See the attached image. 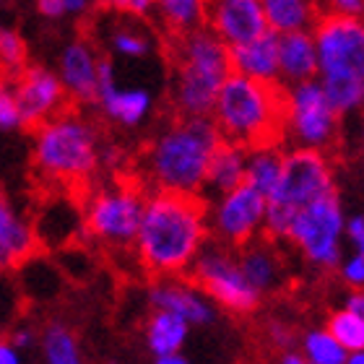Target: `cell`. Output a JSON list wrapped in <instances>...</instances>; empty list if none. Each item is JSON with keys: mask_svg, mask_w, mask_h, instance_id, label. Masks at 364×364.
Instances as JSON below:
<instances>
[{"mask_svg": "<svg viewBox=\"0 0 364 364\" xmlns=\"http://www.w3.org/2000/svg\"><path fill=\"white\" fill-rule=\"evenodd\" d=\"M37 227L16 208L8 198L0 200V263L3 268H18L34 258L39 247Z\"/></svg>", "mask_w": 364, "mask_h": 364, "instance_id": "18", "label": "cell"}, {"mask_svg": "<svg viewBox=\"0 0 364 364\" xmlns=\"http://www.w3.org/2000/svg\"><path fill=\"white\" fill-rule=\"evenodd\" d=\"M266 213L268 198L245 182L237 190L208 203L211 237L216 242L240 250V247H245L247 242L263 235Z\"/></svg>", "mask_w": 364, "mask_h": 364, "instance_id": "11", "label": "cell"}, {"mask_svg": "<svg viewBox=\"0 0 364 364\" xmlns=\"http://www.w3.org/2000/svg\"><path fill=\"white\" fill-rule=\"evenodd\" d=\"M287 89L232 73L221 89L211 120L229 144L258 149L284 141Z\"/></svg>", "mask_w": 364, "mask_h": 364, "instance_id": "4", "label": "cell"}, {"mask_svg": "<svg viewBox=\"0 0 364 364\" xmlns=\"http://www.w3.org/2000/svg\"><path fill=\"white\" fill-rule=\"evenodd\" d=\"M284 164H287V151L281 149V144L247 149V185L271 198L284 177Z\"/></svg>", "mask_w": 364, "mask_h": 364, "instance_id": "25", "label": "cell"}, {"mask_svg": "<svg viewBox=\"0 0 364 364\" xmlns=\"http://www.w3.org/2000/svg\"><path fill=\"white\" fill-rule=\"evenodd\" d=\"M146 200L149 193L136 182H114L94 190L84 203V232L105 247L122 250L136 245Z\"/></svg>", "mask_w": 364, "mask_h": 364, "instance_id": "6", "label": "cell"}, {"mask_svg": "<svg viewBox=\"0 0 364 364\" xmlns=\"http://www.w3.org/2000/svg\"><path fill=\"white\" fill-rule=\"evenodd\" d=\"M42 354L47 364H84L76 336L63 323H50L42 331Z\"/></svg>", "mask_w": 364, "mask_h": 364, "instance_id": "28", "label": "cell"}, {"mask_svg": "<svg viewBox=\"0 0 364 364\" xmlns=\"http://www.w3.org/2000/svg\"><path fill=\"white\" fill-rule=\"evenodd\" d=\"M0 364H21V354L11 341L0 343Z\"/></svg>", "mask_w": 364, "mask_h": 364, "instance_id": "42", "label": "cell"}, {"mask_svg": "<svg viewBox=\"0 0 364 364\" xmlns=\"http://www.w3.org/2000/svg\"><path fill=\"white\" fill-rule=\"evenodd\" d=\"M99 65L102 55L89 39H70L58 55V76L68 91L70 105L97 107L99 99Z\"/></svg>", "mask_w": 364, "mask_h": 364, "instance_id": "15", "label": "cell"}, {"mask_svg": "<svg viewBox=\"0 0 364 364\" xmlns=\"http://www.w3.org/2000/svg\"><path fill=\"white\" fill-rule=\"evenodd\" d=\"M224 144L211 117H180L169 120L146 144L138 169L154 193L203 196L213 154Z\"/></svg>", "mask_w": 364, "mask_h": 364, "instance_id": "2", "label": "cell"}, {"mask_svg": "<svg viewBox=\"0 0 364 364\" xmlns=\"http://www.w3.org/2000/svg\"><path fill=\"white\" fill-rule=\"evenodd\" d=\"M156 21L169 39L185 37L208 26L211 0H156Z\"/></svg>", "mask_w": 364, "mask_h": 364, "instance_id": "23", "label": "cell"}, {"mask_svg": "<svg viewBox=\"0 0 364 364\" xmlns=\"http://www.w3.org/2000/svg\"><path fill=\"white\" fill-rule=\"evenodd\" d=\"M281 86H294L320 78V55L312 29L289 31L279 39Z\"/></svg>", "mask_w": 364, "mask_h": 364, "instance_id": "19", "label": "cell"}, {"mask_svg": "<svg viewBox=\"0 0 364 364\" xmlns=\"http://www.w3.org/2000/svg\"><path fill=\"white\" fill-rule=\"evenodd\" d=\"M268 338H271V343L281 346V349H287V346L294 343V333H291V328L284 326L281 320H273L271 326H268Z\"/></svg>", "mask_w": 364, "mask_h": 364, "instance_id": "38", "label": "cell"}, {"mask_svg": "<svg viewBox=\"0 0 364 364\" xmlns=\"http://www.w3.org/2000/svg\"><path fill=\"white\" fill-rule=\"evenodd\" d=\"M65 8L70 16H86L94 8V0H65Z\"/></svg>", "mask_w": 364, "mask_h": 364, "instance_id": "43", "label": "cell"}, {"mask_svg": "<svg viewBox=\"0 0 364 364\" xmlns=\"http://www.w3.org/2000/svg\"><path fill=\"white\" fill-rule=\"evenodd\" d=\"M190 333V323L164 310H154L151 318L146 320V346L154 357L180 354Z\"/></svg>", "mask_w": 364, "mask_h": 364, "instance_id": "26", "label": "cell"}, {"mask_svg": "<svg viewBox=\"0 0 364 364\" xmlns=\"http://www.w3.org/2000/svg\"><path fill=\"white\" fill-rule=\"evenodd\" d=\"M172 89L169 102L180 117H211L221 89L235 73L232 47L208 26L169 39Z\"/></svg>", "mask_w": 364, "mask_h": 364, "instance_id": "3", "label": "cell"}, {"mask_svg": "<svg viewBox=\"0 0 364 364\" xmlns=\"http://www.w3.org/2000/svg\"><path fill=\"white\" fill-rule=\"evenodd\" d=\"M328 331L349 354L364 351V318L349 310H338L328 318Z\"/></svg>", "mask_w": 364, "mask_h": 364, "instance_id": "31", "label": "cell"}, {"mask_svg": "<svg viewBox=\"0 0 364 364\" xmlns=\"http://www.w3.org/2000/svg\"><path fill=\"white\" fill-rule=\"evenodd\" d=\"M37 11L39 16H45L47 21H58V18L68 14L65 0H37Z\"/></svg>", "mask_w": 364, "mask_h": 364, "instance_id": "39", "label": "cell"}, {"mask_svg": "<svg viewBox=\"0 0 364 364\" xmlns=\"http://www.w3.org/2000/svg\"><path fill=\"white\" fill-rule=\"evenodd\" d=\"M16 94V102L21 107L23 130H39L50 120L60 117L70 109V97L63 86L58 70L31 63L21 76L8 81Z\"/></svg>", "mask_w": 364, "mask_h": 364, "instance_id": "13", "label": "cell"}, {"mask_svg": "<svg viewBox=\"0 0 364 364\" xmlns=\"http://www.w3.org/2000/svg\"><path fill=\"white\" fill-rule=\"evenodd\" d=\"M245 182H247V149L224 141L219 146V151L213 154L208 180H205L203 188V198L211 203V200L227 196V193L237 190Z\"/></svg>", "mask_w": 364, "mask_h": 364, "instance_id": "22", "label": "cell"}, {"mask_svg": "<svg viewBox=\"0 0 364 364\" xmlns=\"http://www.w3.org/2000/svg\"><path fill=\"white\" fill-rule=\"evenodd\" d=\"M328 196H336V177L331 156L326 151H310V149L287 151L284 177H281L279 188L268 200L289 205L294 211H302V208L318 203Z\"/></svg>", "mask_w": 364, "mask_h": 364, "instance_id": "12", "label": "cell"}, {"mask_svg": "<svg viewBox=\"0 0 364 364\" xmlns=\"http://www.w3.org/2000/svg\"><path fill=\"white\" fill-rule=\"evenodd\" d=\"M273 245H276L273 240L260 235L258 240H252V242H247L245 247L237 250L245 276L260 294L276 291L281 287V281H284V266H281V258Z\"/></svg>", "mask_w": 364, "mask_h": 364, "instance_id": "21", "label": "cell"}, {"mask_svg": "<svg viewBox=\"0 0 364 364\" xmlns=\"http://www.w3.org/2000/svg\"><path fill=\"white\" fill-rule=\"evenodd\" d=\"M102 133L84 112L68 109L34 130L31 164L42 180L84 185L102 164Z\"/></svg>", "mask_w": 364, "mask_h": 364, "instance_id": "5", "label": "cell"}, {"mask_svg": "<svg viewBox=\"0 0 364 364\" xmlns=\"http://www.w3.org/2000/svg\"><path fill=\"white\" fill-rule=\"evenodd\" d=\"M338 120L341 114L331 105L320 78L287 86L284 141H289L294 149L328 154L338 138Z\"/></svg>", "mask_w": 364, "mask_h": 364, "instance_id": "7", "label": "cell"}, {"mask_svg": "<svg viewBox=\"0 0 364 364\" xmlns=\"http://www.w3.org/2000/svg\"><path fill=\"white\" fill-rule=\"evenodd\" d=\"M0 128L6 130V133L23 130L21 107L16 102V94H14V89H11V84H6L0 89Z\"/></svg>", "mask_w": 364, "mask_h": 364, "instance_id": "33", "label": "cell"}, {"mask_svg": "<svg viewBox=\"0 0 364 364\" xmlns=\"http://www.w3.org/2000/svg\"><path fill=\"white\" fill-rule=\"evenodd\" d=\"M188 273L190 281L198 289H203L205 294L211 296L216 304H221L224 310L247 315L260 304L263 294L247 281L235 247L208 240V245L200 250V255L196 258Z\"/></svg>", "mask_w": 364, "mask_h": 364, "instance_id": "8", "label": "cell"}, {"mask_svg": "<svg viewBox=\"0 0 364 364\" xmlns=\"http://www.w3.org/2000/svg\"><path fill=\"white\" fill-rule=\"evenodd\" d=\"M97 109L102 112L107 122H112L117 128H138L141 122L151 114L154 97L151 91L144 86H130L122 89L117 84V73H114V63L102 55V65H99V99Z\"/></svg>", "mask_w": 364, "mask_h": 364, "instance_id": "14", "label": "cell"}, {"mask_svg": "<svg viewBox=\"0 0 364 364\" xmlns=\"http://www.w3.org/2000/svg\"><path fill=\"white\" fill-rule=\"evenodd\" d=\"M0 63H3L6 78H11V81H14L16 76H21L23 70L31 65L26 39L16 29H11V26H3V29H0Z\"/></svg>", "mask_w": 364, "mask_h": 364, "instance_id": "30", "label": "cell"}, {"mask_svg": "<svg viewBox=\"0 0 364 364\" xmlns=\"http://www.w3.org/2000/svg\"><path fill=\"white\" fill-rule=\"evenodd\" d=\"M343 310H349V312H354V315H359V318H364V289H354V291L346 296Z\"/></svg>", "mask_w": 364, "mask_h": 364, "instance_id": "41", "label": "cell"}, {"mask_svg": "<svg viewBox=\"0 0 364 364\" xmlns=\"http://www.w3.org/2000/svg\"><path fill=\"white\" fill-rule=\"evenodd\" d=\"M302 354L310 364H346L349 362V351L336 341L331 331H307L302 338Z\"/></svg>", "mask_w": 364, "mask_h": 364, "instance_id": "29", "label": "cell"}, {"mask_svg": "<svg viewBox=\"0 0 364 364\" xmlns=\"http://www.w3.org/2000/svg\"><path fill=\"white\" fill-rule=\"evenodd\" d=\"M338 114L357 112L364 107V84L359 81H320Z\"/></svg>", "mask_w": 364, "mask_h": 364, "instance_id": "32", "label": "cell"}, {"mask_svg": "<svg viewBox=\"0 0 364 364\" xmlns=\"http://www.w3.org/2000/svg\"><path fill=\"white\" fill-rule=\"evenodd\" d=\"M346 221L338 196H328L296 213L289 242L296 245L312 266L338 268L343 263L341 237L346 235Z\"/></svg>", "mask_w": 364, "mask_h": 364, "instance_id": "10", "label": "cell"}, {"mask_svg": "<svg viewBox=\"0 0 364 364\" xmlns=\"http://www.w3.org/2000/svg\"><path fill=\"white\" fill-rule=\"evenodd\" d=\"M112 14L114 16L107 21V29H105L107 50L120 55V58H130V60L146 58L154 50L151 31L141 23V18L117 14V11H112Z\"/></svg>", "mask_w": 364, "mask_h": 364, "instance_id": "24", "label": "cell"}, {"mask_svg": "<svg viewBox=\"0 0 364 364\" xmlns=\"http://www.w3.org/2000/svg\"><path fill=\"white\" fill-rule=\"evenodd\" d=\"M208 29L229 47L247 45L271 31L263 0H211Z\"/></svg>", "mask_w": 364, "mask_h": 364, "instance_id": "16", "label": "cell"}, {"mask_svg": "<svg viewBox=\"0 0 364 364\" xmlns=\"http://www.w3.org/2000/svg\"><path fill=\"white\" fill-rule=\"evenodd\" d=\"M8 341L14 343L16 349H26V346H31V343H34V331H31V328H26V326L14 328V331H11V336H8Z\"/></svg>", "mask_w": 364, "mask_h": 364, "instance_id": "40", "label": "cell"}, {"mask_svg": "<svg viewBox=\"0 0 364 364\" xmlns=\"http://www.w3.org/2000/svg\"><path fill=\"white\" fill-rule=\"evenodd\" d=\"M263 8L268 16V26L276 34L315 29L318 23L312 0H263Z\"/></svg>", "mask_w": 364, "mask_h": 364, "instance_id": "27", "label": "cell"}, {"mask_svg": "<svg viewBox=\"0 0 364 364\" xmlns=\"http://www.w3.org/2000/svg\"><path fill=\"white\" fill-rule=\"evenodd\" d=\"M279 39L281 34L268 31L263 37L252 39L247 45L232 47V68L240 76L268 86H281V63H279Z\"/></svg>", "mask_w": 364, "mask_h": 364, "instance_id": "20", "label": "cell"}, {"mask_svg": "<svg viewBox=\"0 0 364 364\" xmlns=\"http://www.w3.org/2000/svg\"><path fill=\"white\" fill-rule=\"evenodd\" d=\"M211 237L208 200L203 196L149 193L141 229L136 237V258L149 273L172 279L188 273Z\"/></svg>", "mask_w": 364, "mask_h": 364, "instance_id": "1", "label": "cell"}, {"mask_svg": "<svg viewBox=\"0 0 364 364\" xmlns=\"http://www.w3.org/2000/svg\"><path fill=\"white\" fill-rule=\"evenodd\" d=\"M346 364H364V351H357V354H351L349 362Z\"/></svg>", "mask_w": 364, "mask_h": 364, "instance_id": "46", "label": "cell"}, {"mask_svg": "<svg viewBox=\"0 0 364 364\" xmlns=\"http://www.w3.org/2000/svg\"><path fill=\"white\" fill-rule=\"evenodd\" d=\"M107 6L117 14L133 16V18H146L156 11V0H107Z\"/></svg>", "mask_w": 364, "mask_h": 364, "instance_id": "34", "label": "cell"}, {"mask_svg": "<svg viewBox=\"0 0 364 364\" xmlns=\"http://www.w3.org/2000/svg\"><path fill=\"white\" fill-rule=\"evenodd\" d=\"M320 55V81L364 84V18L326 14L315 23Z\"/></svg>", "mask_w": 364, "mask_h": 364, "instance_id": "9", "label": "cell"}, {"mask_svg": "<svg viewBox=\"0 0 364 364\" xmlns=\"http://www.w3.org/2000/svg\"><path fill=\"white\" fill-rule=\"evenodd\" d=\"M346 237L354 245V252H359L364 258V216H351L346 221Z\"/></svg>", "mask_w": 364, "mask_h": 364, "instance_id": "37", "label": "cell"}, {"mask_svg": "<svg viewBox=\"0 0 364 364\" xmlns=\"http://www.w3.org/2000/svg\"><path fill=\"white\" fill-rule=\"evenodd\" d=\"M154 364H190L182 354H167V357H154Z\"/></svg>", "mask_w": 364, "mask_h": 364, "instance_id": "44", "label": "cell"}, {"mask_svg": "<svg viewBox=\"0 0 364 364\" xmlns=\"http://www.w3.org/2000/svg\"><path fill=\"white\" fill-rule=\"evenodd\" d=\"M341 279L349 284L351 289H364V258L359 252L349 255L341 263Z\"/></svg>", "mask_w": 364, "mask_h": 364, "instance_id": "35", "label": "cell"}, {"mask_svg": "<svg viewBox=\"0 0 364 364\" xmlns=\"http://www.w3.org/2000/svg\"><path fill=\"white\" fill-rule=\"evenodd\" d=\"M328 14L343 18H364V0H326Z\"/></svg>", "mask_w": 364, "mask_h": 364, "instance_id": "36", "label": "cell"}, {"mask_svg": "<svg viewBox=\"0 0 364 364\" xmlns=\"http://www.w3.org/2000/svg\"><path fill=\"white\" fill-rule=\"evenodd\" d=\"M281 364H310L304 359V354H294V351H287L284 357H281Z\"/></svg>", "mask_w": 364, "mask_h": 364, "instance_id": "45", "label": "cell"}, {"mask_svg": "<svg viewBox=\"0 0 364 364\" xmlns=\"http://www.w3.org/2000/svg\"><path fill=\"white\" fill-rule=\"evenodd\" d=\"M149 304L154 310L172 312L190 326H211L216 318L211 296L203 289H198L193 281H182L175 276L154 281L149 289Z\"/></svg>", "mask_w": 364, "mask_h": 364, "instance_id": "17", "label": "cell"}]
</instances>
